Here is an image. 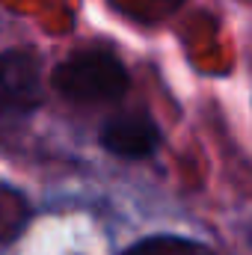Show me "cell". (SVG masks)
Here are the masks:
<instances>
[{
  "label": "cell",
  "instance_id": "obj_5",
  "mask_svg": "<svg viewBox=\"0 0 252 255\" xmlns=\"http://www.w3.org/2000/svg\"><path fill=\"white\" fill-rule=\"evenodd\" d=\"M9 202H18V196L0 187V241H9L18 235V229L9 226Z\"/></svg>",
  "mask_w": 252,
  "mask_h": 255
},
{
  "label": "cell",
  "instance_id": "obj_4",
  "mask_svg": "<svg viewBox=\"0 0 252 255\" xmlns=\"http://www.w3.org/2000/svg\"><path fill=\"white\" fill-rule=\"evenodd\" d=\"M119 255H217L205 241H196L187 235H148L133 241Z\"/></svg>",
  "mask_w": 252,
  "mask_h": 255
},
{
  "label": "cell",
  "instance_id": "obj_2",
  "mask_svg": "<svg viewBox=\"0 0 252 255\" xmlns=\"http://www.w3.org/2000/svg\"><path fill=\"white\" fill-rule=\"evenodd\" d=\"M45 101L42 60L30 51L0 54V130L30 119Z\"/></svg>",
  "mask_w": 252,
  "mask_h": 255
},
{
  "label": "cell",
  "instance_id": "obj_1",
  "mask_svg": "<svg viewBox=\"0 0 252 255\" xmlns=\"http://www.w3.org/2000/svg\"><path fill=\"white\" fill-rule=\"evenodd\" d=\"M54 92L71 104H113L130 89L125 63L107 48H83L51 71Z\"/></svg>",
  "mask_w": 252,
  "mask_h": 255
},
{
  "label": "cell",
  "instance_id": "obj_3",
  "mask_svg": "<svg viewBox=\"0 0 252 255\" xmlns=\"http://www.w3.org/2000/svg\"><path fill=\"white\" fill-rule=\"evenodd\" d=\"M98 142L119 160H145L160 148L163 133L145 110H122L101 125Z\"/></svg>",
  "mask_w": 252,
  "mask_h": 255
}]
</instances>
